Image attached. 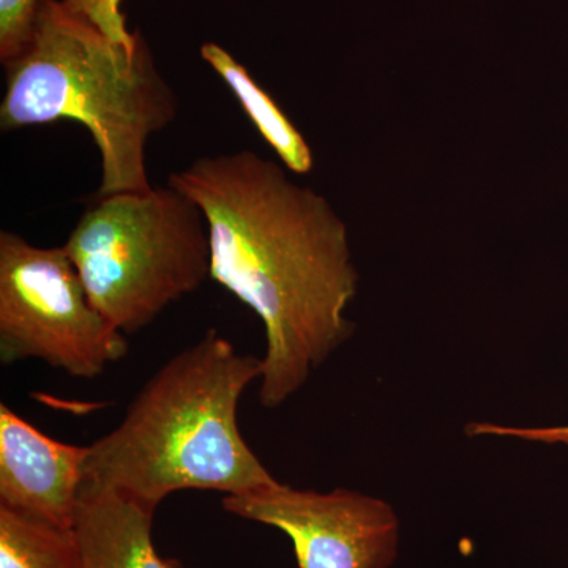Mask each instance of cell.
Masks as SVG:
<instances>
[{"label": "cell", "instance_id": "obj_1", "mask_svg": "<svg viewBox=\"0 0 568 568\" xmlns=\"http://www.w3.org/2000/svg\"><path fill=\"white\" fill-rule=\"evenodd\" d=\"M168 185L204 213L211 280L263 321L260 403L276 409L354 334L346 224L323 194L253 151L201 156Z\"/></svg>", "mask_w": 568, "mask_h": 568}, {"label": "cell", "instance_id": "obj_2", "mask_svg": "<svg viewBox=\"0 0 568 568\" xmlns=\"http://www.w3.org/2000/svg\"><path fill=\"white\" fill-rule=\"evenodd\" d=\"M263 361L211 328L156 369L125 417L89 446L84 485L156 511L185 489L242 495L275 484L239 426L242 395Z\"/></svg>", "mask_w": 568, "mask_h": 568}, {"label": "cell", "instance_id": "obj_3", "mask_svg": "<svg viewBox=\"0 0 568 568\" xmlns=\"http://www.w3.org/2000/svg\"><path fill=\"white\" fill-rule=\"evenodd\" d=\"M3 67V132L80 122L102 155L97 196L153 189L145 148L174 122L179 103L141 32L132 52L62 0H39L31 39Z\"/></svg>", "mask_w": 568, "mask_h": 568}, {"label": "cell", "instance_id": "obj_4", "mask_svg": "<svg viewBox=\"0 0 568 568\" xmlns=\"http://www.w3.org/2000/svg\"><path fill=\"white\" fill-rule=\"evenodd\" d=\"M63 248L92 304L125 335L211 278L204 213L171 185L95 196Z\"/></svg>", "mask_w": 568, "mask_h": 568}, {"label": "cell", "instance_id": "obj_5", "mask_svg": "<svg viewBox=\"0 0 568 568\" xmlns=\"http://www.w3.org/2000/svg\"><path fill=\"white\" fill-rule=\"evenodd\" d=\"M129 353L126 335L97 310L65 248L0 233V362L39 358L95 379Z\"/></svg>", "mask_w": 568, "mask_h": 568}, {"label": "cell", "instance_id": "obj_6", "mask_svg": "<svg viewBox=\"0 0 568 568\" xmlns=\"http://www.w3.org/2000/svg\"><path fill=\"white\" fill-rule=\"evenodd\" d=\"M222 504L227 514L282 530L298 568H390L398 556L395 508L354 489L321 493L276 480Z\"/></svg>", "mask_w": 568, "mask_h": 568}, {"label": "cell", "instance_id": "obj_7", "mask_svg": "<svg viewBox=\"0 0 568 568\" xmlns=\"http://www.w3.org/2000/svg\"><path fill=\"white\" fill-rule=\"evenodd\" d=\"M89 446L41 433L0 405V507L73 529L85 481Z\"/></svg>", "mask_w": 568, "mask_h": 568}, {"label": "cell", "instance_id": "obj_8", "mask_svg": "<svg viewBox=\"0 0 568 568\" xmlns=\"http://www.w3.org/2000/svg\"><path fill=\"white\" fill-rule=\"evenodd\" d=\"M153 517L132 497L84 485L73 523L82 568H185L156 551Z\"/></svg>", "mask_w": 568, "mask_h": 568}, {"label": "cell", "instance_id": "obj_9", "mask_svg": "<svg viewBox=\"0 0 568 568\" xmlns=\"http://www.w3.org/2000/svg\"><path fill=\"white\" fill-rule=\"evenodd\" d=\"M200 52L201 58L226 82L254 129L274 149L284 166L295 174L310 173L315 166L312 149L275 100L253 80L250 71L212 41L204 43Z\"/></svg>", "mask_w": 568, "mask_h": 568}, {"label": "cell", "instance_id": "obj_10", "mask_svg": "<svg viewBox=\"0 0 568 568\" xmlns=\"http://www.w3.org/2000/svg\"><path fill=\"white\" fill-rule=\"evenodd\" d=\"M0 568H82L77 536L0 507Z\"/></svg>", "mask_w": 568, "mask_h": 568}, {"label": "cell", "instance_id": "obj_11", "mask_svg": "<svg viewBox=\"0 0 568 568\" xmlns=\"http://www.w3.org/2000/svg\"><path fill=\"white\" fill-rule=\"evenodd\" d=\"M39 0H0V61L17 58L31 39Z\"/></svg>", "mask_w": 568, "mask_h": 568}, {"label": "cell", "instance_id": "obj_12", "mask_svg": "<svg viewBox=\"0 0 568 568\" xmlns=\"http://www.w3.org/2000/svg\"><path fill=\"white\" fill-rule=\"evenodd\" d=\"M74 13L92 22L104 36L129 51L136 50L140 31L126 29L125 14L122 13V0H62Z\"/></svg>", "mask_w": 568, "mask_h": 568}, {"label": "cell", "instance_id": "obj_13", "mask_svg": "<svg viewBox=\"0 0 568 568\" xmlns=\"http://www.w3.org/2000/svg\"><path fill=\"white\" fill-rule=\"evenodd\" d=\"M467 436H497L517 437V439L529 440V443L548 444V446L568 447V425L549 426V428H518V426H504L488 424V422H474L465 428Z\"/></svg>", "mask_w": 568, "mask_h": 568}]
</instances>
